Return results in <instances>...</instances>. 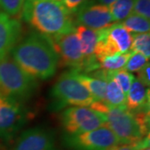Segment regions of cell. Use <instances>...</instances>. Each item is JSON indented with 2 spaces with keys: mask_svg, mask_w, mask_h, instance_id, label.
<instances>
[{
  "mask_svg": "<svg viewBox=\"0 0 150 150\" xmlns=\"http://www.w3.org/2000/svg\"><path fill=\"white\" fill-rule=\"evenodd\" d=\"M9 54L22 69L36 79L53 77L59 67V57L49 38L39 33L19 41Z\"/></svg>",
  "mask_w": 150,
  "mask_h": 150,
  "instance_id": "6da1fadb",
  "label": "cell"
},
{
  "mask_svg": "<svg viewBox=\"0 0 150 150\" xmlns=\"http://www.w3.org/2000/svg\"><path fill=\"white\" fill-rule=\"evenodd\" d=\"M24 21L41 34L54 37L75 29L72 13L59 0H25Z\"/></svg>",
  "mask_w": 150,
  "mask_h": 150,
  "instance_id": "7a4b0ae2",
  "label": "cell"
},
{
  "mask_svg": "<svg viewBox=\"0 0 150 150\" xmlns=\"http://www.w3.org/2000/svg\"><path fill=\"white\" fill-rule=\"evenodd\" d=\"M106 126L120 144H135L149 135V112H132L126 108L108 107Z\"/></svg>",
  "mask_w": 150,
  "mask_h": 150,
  "instance_id": "3957f363",
  "label": "cell"
},
{
  "mask_svg": "<svg viewBox=\"0 0 150 150\" xmlns=\"http://www.w3.org/2000/svg\"><path fill=\"white\" fill-rule=\"evenodd\" d=\"M38 85V79L22 69L10 54L0 60V95L22 102L32 96Z\"/></svg>",
  "mask_w": 150,
  "mask_h": 150,
  "instance_id": "277c9868",
  "label": "cell"
},
{
  "mask_svg": "<svg viewBox=\"0 0 150 150\" xmlns=\"http://www.w3.org/2000/svg\"><path fill=\"white\" fill-rule=\"evenodd\" d=\"M51 96L58 108L65 106L89 107L94 102L90 93L77 79L74 70L59 76L52 88Z\"/></svg>",
  "mask_w": 150,
  "mask_h": 150,
  "instance_id": "5b68a950",
  "label": "cell"
},
{
  "mask_svg": "<svg viewBox=\"0 0 150 150\" xmlns=\"http://www.w3.org/2000/svg\"><path fill=\"white\" fill-rule=\"evenodd\" d=\"M61 123L67 135L88 132L106 125L105 116L87 106H72L61 113Z\"/></svg>",
  "mask_w": 150,
  "mask_h": 150,
  "instance_id": "8992f818",
  "label": "cell"
},
{
  "mask_svg": "<svg viewBox=\"0 0 150 150\" xmlns=\"http://www.w3.org/2000/svg\"><path fill=\"white\" fill-rule=\"evenodd\" d=\"M132 34L121 23H114L108 28L100 29L95 48V59L98 60L106 56L128 53L131 50Z\"/></svg>",
  "mask_w": 150,
  "mask_h": 150,
  "instance_id": "52a82bcc",
  "label": "cell"
},
{
  "mask_svg": "<svg viewBox=\"0 0 150 150\" xmlns=\"http://www.w3.org/2000/svg\"><path fill=\"white\" fill-rule=\"evenodd\" d=\"M64 143L72 150H110L120 144L106 125L79 134H66Z\"/></svg>",
  "mask_w": 150,
  "mask_h": 150,
  "instance_id": "ba28073f",
  "label": "cell"
},
{
  "mask_svg": "<svg viewBox=\"0 0 150 150\" xmlns=\"http://www.w3.org/2000/svg\"><path fill=\"white\" fill-rule=\"evenodd\" d=\"M28 112L21 101L0 95V139H11L27 123Z\"/></svg>",
  "mask_w": 150,
  "mask_h": 150,
  "instance_id": "9c48e42d",
  "label": "cell"
},
{
  "mask_svg": "<svg viewBox=\"0 0 150 150\" xmlns=\"http://www.w3.org/2000/svg\"><path fill=\"white\" fill-rule=\"evenodd\" d=\"M59 57V66L69 67L72 70L83 71L84 59L76 31L48 37Z\"/></svg>",
  "mask_w": 150,
  "mask_h": 150,
  "instance_id": "30bf717a",
  "label": "cell"
},
{
  "mask_svg": "<svg viewBox=\"0 0 150 150\" xmlns=\"http://www.w3.org/2000/svg\"><path fill=\"white\" fill-rule=\"evenodd\" d=\"M75 13L79 25L92 29H103L114 23L109 8L93 0H88Z\"/></svg>",
  "mask_w": 150,
  "mask_h": 150,
  "instance_id": "8fae6325",
  "label": "cell"
},
{
  "mask_svg": "<svg viewBox=\"0 0 150 150\" xmlns=\"http://www.w3.org/2000/svg\"><path fill=\"white\" fill-rule=\"evenodd\" d=\"M14 150H61V149L51 130L37 127L22 133Z\"/></svg>",
  "mask_w": 150,
  "mask_h": 150,
  "instance_id": "7c38bea8",
  "label": "cell"
},
{
  "mask_svg": "<svg viewBox=\"0 0 150 150\" xmlns=\"http://www.w3.org/2000/svg\"><path fill=\"white\" fill-rule=\"evenodd\" d=\"M21 36V23L4 13H0V60L9 55Z\"/></svg>",
  "mask_w": 150,
  "mask_h": 150,
  "instance_id": "4fadbf2b",
  "label": "cell"
},
{
  "mask_svg": "<svg viewBox=\"0 0 150 150\" xmlns=\"http://www.w3.org/2000/svg\"><path fill=\"white\" fill-rule=\"evenodd\" d=\"M125 108L132 112H149V88L135 78L125 94Z\"/></svg>",
  "mask_w": 150,
  "mask_h": 150,
  "instance_id": "5bb4252c",
  "label": "cell"
},
{
  "mask_svg": "<svg viewBox=\"0 0 150 150\" xmlns=\"http://www.w3.org/2000/svg\"><path fill=\"white\" fill-rule=\"evenodd\" d=\"M77 79L90 93L91 96L97 102H104L107 81L93 76L80 74L75 71Z\"/></svg>",
  "mask_w": 150,
  "mask_h": 150,
  "instance_id": "9a60e30c",
  "label": "cell"
},
{
  "mask_svg": "<svg viewBox=\"0 0 150 150\" xmlns=\"http://www.w3.org/2000/svg\"><path fill=\"white\" fill-rule=\"evenodd\" d=\"M105 100L104 102L109 107L125 108V93L114 81L108 78Z\"/></svg>",
  "mask_w": 150,
  "mask_h": 150,
  "instance_id": "2e32d148",
  "label": "cell"
},
{
  "mask_svg": "<svg viewBox=\"0 0 150 150\" xmlns=\"http://www.w3.org/2000/svg\"><path fill=\"white\" fill-rule=\"evenodd\" d=\"M133 51H129L124 54H117L114 55L106 56L98 60L99 69H104L108 71H114L121 69H124L128 59L130 57Z\"/></svg>",
  "mask_w": 150,
  "mask_h": 150,
  "instance_id": "e0dca14e",
  "label": "cell"
},
{
  "mask_svg": "<svg viewBox=\"0 0 150 150\" xmlns=\"http://www.w3.org/2000/svg\"><path fill=\"white\" fill-rule=\"evenodd\" d=\"M122 25L130 33H149V19L135 13H131L122 23Z\"/></svg>",
  "mask_w": 150,
  "mask_h": 150,
  "instance_id": "ac0fdd59",
  "label": "cell"
},
{
  "mask_svg": "<svg viewBox=\"0 0 150 150\" xmlns=\"http://www.w3.org/2000/svg\"><path fill=\"white\" fill-rule=\"evenodd\" d=\"M134 0H116L109 6L110 13L114 23L123 21L133 13Z\"/></svg>",
  "mask_w": 150,
  "mask_h": 150,
  "instance_id": "d6986e66",
  "label": "cell"
},
{
  "mask_svg": "<svg viewBox=\"0 0 150 150\" xmlns=\"http://www.w3.org/2000/svg\"><path fill=\"white\" fill-rule=\"evenodd\" d=\"M108 78L114 81L122 91L126 94L134 79V76L124 69L114 71L106 70V79Z\"/></svg>",
  "mask_w": 150,
  "mask_h": 150,
  "instance_id": "ffe728a7",
  "label": "cell"
},
{
  "mask_svg": "<svg viewBox=\"0 0 150 150\" xmlns=\"http://www.w3.org/2000/svg\"><path fill=\"white\" fill-rule=\"evenodd\" d=\"M131 50L144 55L146 58L150 57V34L144 33H132V46Z\"/></svg>",
  "mask_w": 150,
  "mask_h": 150,
  "instance_id": "44dd1931",
  "label": "cell"
},
{
  "mask_svg": "<svg viewBox=\"0 0 150 150\" xmlns=\"http://www.w3.org/2000/svg\"><path fill=\"white\" fill-rule=\"evenodd\" d=\"M149 62V59L146 58L144 55L133 51L124 66V69L127 70L129 73L138 72Z\"/></svg>",
  "mask_w": 150,
  "mask_h": 150,
  "instance_id": "7402d4cb",
  "label": "cell"
},
{
  "mask_svg": "<svg viewBox=\"0 0 150 150\" xmlns=\"http://www.w3.org/2000/svg\"><path fill=\"white\" fill-rule=\"evenodd\" d=\"M25 0H0V8L8 16L18 15L22 11Z\"/></svg>",
  "mask_w": 150,
  "mask_h": 150,
  "instance_id": "603a6c76",
  "label": "cell"
},
{
  "mask_svg": "<svg viewBox=\"0 0 150 150\" xmlns=\"http://www.w3.org/2000/svg\"><path fill=\"white\" fill-rule=\"evenodd\" d=\"M133 13L149 19L150 0H134Z\"/></svg>",
  "mask_w": 150,
  "mask_h": 150,
  "instance_id": "cb8c5ba5",
  "label": "cell"
},
{
  "mask_svg": "<svg viewBox=\"0 0 150 150\" xmlns=\"http://www.w3.org/2000/svg\"><path fill=\"white\" fill-rule=\"evenodd\" d=\"M149 70L150 65L149 62L145 64L142 69L138 71V78L137 79L141 82L146 87L149 88L150 85V79H149Z\"/></svg>",
  "mask_w": 150,
  "mask_h": 150,
  "instance_id": "d4e9b609",
  "label": "cell"
},
{
  "mask_svg": "<svg viewBox=\"0 0 150 150\" xmlns=\"http://www.w3.org/2000/svg\"><path fill=\"white\" fill-rule=\"evenodd\" d=\"M88 0H62L65 8L73 14L79 9L81 6L85 4Z\"/></svg>",
  "mask_w": 150,
  "mask_h": 150,
  "instance_id": "484cf974",
  "label": "cell"
},
{
  "mask_svg": "<svg viewBox=\"0 0 150 150\" xmlns=\"http://www.w3.org/2000/svg\"><path fill=\"white\" fill-rule=\"evenodd\" d=\"M138 143H135V144H119L114 146L110 150H137Z\"/></svg>",
  "mask_w": 150,
  "mask_h": 150,
  "instance_id": "4316f807",
  "label": "cell"
},
{
  "mask_svg": "<svg viewBox=\"0 0 150 150\" xmlns=\"http://www.w3.org/2000/svg\"><path fill=\"white\" fill-rule=\"evenodd\" d=\"M137 150H150L149 135H148L144 139H142L138 143Z\"/></svg>",
  "mask_w": 150,
  "mask_h": 150,
  "instance_id": "83f0119b",
  "label": "cell"
},
{
  "mask_svg": "<svg viewBox=\"0 0 150 150\" xmlns=\"http://www.w3.org/2000/svg\"><path fill=\"white\" fill-rule=\"evenodd\" d=\"M93 1H95V2L98 3V4H103V5L109 7L116 0H93Z\"/></svg>",
  "mask_w": 150,
  "mask_h": 150,
  "instance_id": "f1b7e54d",
  "label": "cell"
},
{
  "mask_svg": "<svg viewBox=\"0 0 150 150\" xmlns=\"http://www.w3.org/2000/svg\"><path fill=\"white\" fill-rule=\"evenodd\" d=\"M59 1H62V0H59Z\"/></svg>",
  "mask_w": 150,
  "mask_h": 150,
  "instance_id": "f546056e",
  "label": "cell"
}]
</instances>
